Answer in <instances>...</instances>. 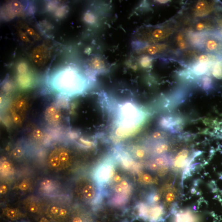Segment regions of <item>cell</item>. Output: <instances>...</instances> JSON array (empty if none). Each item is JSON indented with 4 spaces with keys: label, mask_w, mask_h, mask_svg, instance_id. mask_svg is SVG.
I'll return each mask as SVG.
<instances>
[{
    "label": "cell",
    "mask_w": 222,
    "mask_h": 222,
    "mask_svg": "<svg viewBox=\"0 0 222 222\" xmlns=\"http://www.w3.org/2000/svg\"><path fill=\"white\" fill-rule=\"evenodd\" d=\"M176 118L170 116L161 117L159 122V126L164 130L174 131V127L177 125L178 121Z\"/></svg>",
    "instance_id": "17"
},
{
    "label": "cell",
    "mask_w": 222,
    "mask_h": 222,
    "mask_svg": "<svg viewBox=\"0 0 222 222\" xmlns=\"http://www.w3.org/2000/svg\"><path fill=\"white\" fill-rule=\"evenodd\" d=\"M83 193L84 197L87 199H92L95 195L94 188L91 185H85L83 188Z\"/></svg>",
    "instance_id": "24"
},
{
    "label": "cell",
    "mask_w": 222,
    "mask_h": 222,
    "mask_svg": "<svg viewBox=\"0 0 222 222\" xmlns=\"http://www.w3.org/2000/svg\"><path fill=\"white\" fill-rule=\"evenodd\" d=\"M14 154L15 156H16V157L20 156L21 154V150H20V149H17L15 150Z\"/></svg>",
    "instance_id": "51"
},
{
    "label": "cell",
    "mask_w": 222,
    "mask_h": 222,
    "mask_svg": "<svg viewBox=\"0 0 222 222\" xmlns=\"http://www.w3.org/2000/svg\"><path fill=\"white\" fill-rule=\"evenodd\" d=\"M67 209H65V208L61 207L60 208V211H59V215L58 217L61 218V219H64L68 215Z\"/></svg>",
    "instance_id": "39"
},
{
    "label": "cell",
    "mask_w": 222,
    "mask_h": 222,
    "mask_svg": "<svg viewBox=\"0 0 222 222\" xmlns=\"http://www.w3.org/2000/svg\"><path fill=\"white\" fill-rule=\"evenodd\" d=\"M208 66L207 64L197 63L193 66L192 71L193 73L197 76L203 75L206 73L208 70Z\"/></svg>",
    "instance_id": "20"
},
{
    "label": "cell",
    "mask_w": 222,
    "mask_h": 222,
    "mask_svg": "<svg viewBox=\"0 0 222 222\" xmlns=\"http://www.w3.org/2000/svg\"><path fill=\"white\" fill-rule=\"evenodd\" d=\"M175 222H198L197 217L189 210L181 211L176 214Z\"/></svg>",
    "instance_id": "15"
},
{
    "label": "cell",
    "mask_w": 222,
    "mask_h": 222,
    "mask_svg": "<svg viewBox=\"0 0 222 222\" xmlns=\"http://www.w3.org/2000/svg\"><path fill=\"white\" fill-rule=\"evenodd\" d=\"M189 152L187 149L181 150L176 156L174 161V166L175 169L180 170L186 166L189 163Z\"/></svg>",
    "instance_id": "13"
},
{
    "label": "cell",
    "mask_w": 222,
    "mask_h": 222,
    "mask_svg": "<svg viewBox=\"0 0 222 222\" xmlns=\"http://www.w3.org/2000/svg\"><path fill=\"white\" fill-rule=\"evenodd\" d=\"M113 180L116 182H118L121 181V178L119 175H117L114 176L113 178Z\"/></svg>",
    "instance_id": "52"
},
{
    "label": "cell",
    "mask_w": 222,
    "mask_h": 222,
    "mask_svg": "<svg viewBox=\"0 0 222 222\" xmlns=\"http://www.w3.org/2000/svg\"><path fill=\"white\" fill-rule=\"evenodd\" d=\"M30 184L27 180H24L21 182V183L19 185L18 188L22 191H26L28 190Z\"/></svg>",
    "instance_id": "37"
},
{
    "label": "cell",
    "mask_w": 222,
    "mask_h": 222,
    "mask_svg": "<svg viewBox=\"0 0 222 222\" xmlns=\"http://www.w3.org/2000/svg\"><path fill=\"white\" fill-rule=\"evenodd\" d=\"M213 76L218 79L222 78V63L219 61L214 64L212 71Z\"/></svg>",
    "instance_id": "22"
},
{
    "label": "cell",
    "mask_w": 222,
    "mask_h": 222,
    "mask_svg": "<svg viewBox=\"0 0 222 222\" xmlns=\"http://www.w3.org/2000/svg\"><path fill=\"white\" fill-rule=\"evenodd\" d=\"M201 86L204 91L210 90L212 86V81L211 78L207 76L203 77L201 81Z\"/></svg>",
    "instance_id": "23"
},
{
    "label": "cell",
    "mask_w": 222,
    "mask_h": 222,
    "mask_svg": "<svg viewBox=\"0 0 222 222\" xmlns=\"http://www.w3.org/2000/svg\"><path fill=\"white\" fill-rule=\"evenodd\" d=\"M28 11L29 14H32L35 12V7L33 6H31L29 7V8L28 9Z\"/></svg>",
    "instance_id": "48"
},
{
    "label": "cell",
    "mask_w": 222,
    "mask_h": 222,
    "mask_svg": "<svg viewBox=\"0 0 222 222\" xmlns=\"http://www.w3.org/2000/svg\"><path fill=\"white\" fill-rule=\"evenodd\" d=\"M122 185V187H123V189H127L128 187V184L127 181H122L121 182V184Z\"/></svg>",
    "instance_id": "50"
},
{
    "label": "cell",
    "mask_w": 222,
    "mask_h": 222,
    "mask_svg": "<svg viewBox=\"0 0 222 222\" xmlns=\"http://www.w3.org/2000/svg\"><path fill=\"white\" fill-rule=\"evenodd\" d=\"M17 70L19 73L21 74H24L28 70V65L27 64L24 62H22L18 64Z\"/></svg>",
    "instance_id": "35"
},
{
    "label": "cell",
    "mask_w": 222,
    "mask_h": 222,
    "mask_svg": "<svg viewBox=\"0 0 222 222\" xmlns=\"http://www.w3.org/2000/svg\"><path fill=\"white\" fill-rule=\"evenodd\" d=\"M168 171V166H161L158 170V174L160 176H164L166 175Z\"/></svg>",
    "instance_id": "40"
},
{
    "label": "cell",
    "mask_w": 222,
    "mask_h": 222,
    "mask_svg": "<svg viewBox=\"0 0 222 222\" xmlns=\"http://www.w3.org/2000/svg\"><path fill=\"white\" fill-rule=\"evenodd\" d=\"M211 28L212 30V26L211 25H207L205 22H199L195 25V29L198 32H206L207 29H210ZM211 30V31H212Z\"/></svg>",
    "instance_id": "28"
},
{
    "label": "cell",
    "mask_w": 222,
    "mask_h": 222,
    "mask_svg": "<svg viewBox=\"0 0 222 222\" xmlns=\"http://www.w3.org/2000/svg\"><path fill=\"white\" fill-rule=\"evenodd\" d=\"M69 7L67 6H63L59 7L55 12V16L56 18H63L68 13Z\"/></svg>",
    "instance_id": "25"
},
{
    "label": "cell",
    "mask_w": 222,
    "mask_h": 222,
    "mask_svg": "<svg viewBox=\"0 0 222 222\" xmlns=\"http://www.w3.org/2000/svg\"><path fill=\"white\" fill-rule=\"evenodd\" d=\"M19 82L21 85L27 86L30 82L29 77L26 75H21L19 78Z\"/></svg>",
    "instance_id": "36"
},
{
    "label": "cell",
    "mask_w": 222,
    "mask_h": 222,
    "mask_svg": "<svg viewBox=\"0 0 222 222\" xmlns=\"http://www.w3.org/2000/svg\"><path fill=\"white\" fill-rule=\"evenodd\" d=\"M58 7V2L55 1L48 2L46 6V9L48 12H52L56 10Z\"/></svg>",
    "instance_id": "34"
},
{
    "label": "cell",
    "mask_w": 222,
    "mask_h": 222,
    "mask_svg": "<svg viewBox=\"0 0 222 222\" xmlns=\"http://www.w3.org/2000/svg\"><path fill=\"white\" fill-rule=\"evenodd\" d=\"M8 164H9L7 163V162H5V163L3 164L2 166V171H7L8 170L9 171L10 170L11 168H10L9 165Z\"/></svg>",
    "instance_id": "44"
},
{
    "label": "cell",
    "mask_w": 222,
    "mask_h": 222,
    "mask_svg": "<svg viewBox=\"0 0 222 222\" xmlns=\"http://www.w3.org/2000/svg\"><path fill=\"white\" fill-rule=\"evenodd\" d=\"M167 47V45L165 44L148 45L137 47L136 49V52L139 55H154L163 52Z\"/></svg>",
    "instance_id": "9"
},
{
    "label": "cell",
    "mask_w": 222,
    "mask_h": 222,
    "mask_svg": "<svg viewBox=\"0 0 222 222\" xmlns=\"http://www.w3.org/2000/svg\"><path fill=\"white\" fill-rule=\"evenodd\" d=\"M71 154L67 149L62 147L54 149L49 155L48 162L51 167L61 169L71 162Z\"/></svg>",
    "instance_id": "5"
},
{
    "label": "cell",
    "mask_w": 222,
    "mask_h": 222,
    "mask_svg": "<svg viewBox=\"0 0 222 222\" xmlns=\"http://www.w3.org/2000/svg\"><path fill=\"white\" fill-rule=\"evenodd\" d=\"M55 106H51L47 109L45 113L47 120L50 124L55 125V124L58 123L61 119V113L55 108Z\"/></svg>",
    "instance_id": "16"
},
{
    "label": "cell",
    "mask_w": 222,
    "mask_h": 222,
    "mask_svg": "<svg viewBox=\"0 0 222 222\" xmlns=\"http://www.w3.org/2000/svg\"><path fill=\"white\" fill-rule=\"evenodd\" d=\"M158 167V165L156 162H152L150 164V168L152 171H155L157 170Z\"/></svg>",
    "instance_id": "45"
},
{
    "label": "cell",
    "mask_w": 222,
    "mask_h": 222,
    "mask_svg": "<svg viewBox=\"0 0 222 222\" xmlns=\"http://www.w3.org/2000/svg\"><path fill=\"white\" fill-rule=\"evenodd\" d=\"M26 31L29 35L31 36L35 40H39L40 39V36L33 29L27 27L26 28Z\"/></svg>",
    "instance_id": "33"
},
{
    "label": "cell",
    "mask_w": 222,
    "mask_h": 222,
    "mask_svg": "<svg viewBox=\"0 0 222 222\" xmlns=\"http://www.w3.org/2000/svg\"><path fill=\"white\" fill-rule=\"evenodd\" d=\"M168 148V145L167 144L161 143L156 146L154 151L157 154H161L167 151Z\"/></svg>",
    "instance_id": "30"
},
{
    "label": "cell",
    "mask_w": 222,
    "mask_h": 222,
    "mask_svg": "<svg viewBox=\"0 0 222 222\" xmlns=\"http://www.w3.org/2000/svg\"><path fill=\"white\" fill-rule=\"evenodd\" d=\"M73 222H83L82 220L79 217L74 218Z\"/></svg>",
    "instance_id": "53"
},
{
    "label": "cell",
    "mask_w": 222,
    "mask_h": 222,
    "mask_svg": "<svg viewBox=\"0 0 222 222\" xmlns=\"http://www.w3.org/2000/svg\"><path fill=\"white\" fill-rule=\"evenodd\" d=\"M91 70L98 74H103L108 70V65L103 58L95 56L91 58L88 62Z\"/></svg>",
    "instance_id": "10"
},
{
    "label": "cell",
    "mask_w": 222,
    "mask_h": 222,
    "mask_svg": "<svg viewBox=\"0 0 222 222\" xmlns=\"http://www.w3.org/2000/svg\"><path fill=\"white\" fill-rule=\"evenodd\" d=\"M50 51L45 45H41L35 48L31 54L32 59L38 66L44 65L50 59Z\"/></svg>",
    "instance_id": "7"
},
{
    "label": "cell",
    "mask_w": 222,
    "mask_h": 222,
    "mask_svg": "<svg viewBox=\"0 0 222 222\" xmlns=\"http://www.w3.org/2000/svg\"><path fill=\"white\" fill-rule=\"evenodd\" d=\"M118 109L114 134L118 137L133 135L144 123L146 115L137 103L118 102Z\"/></svg>",
    "instance_id": "2"
},
{
    "label": "cell",
    "mask_w": 222,
    "mask_h": 222,
    "mask_svg": "<svg viewBox=\"0 0 222 222\" xmlns=\"http://www.w3.org/2000/svg\"><path fill=\"white\" fill-rule=\"evenodd\" d=\"M26 206L31 213H36L39 211V205L35 202L29 201L26 202Z\"/></svg>",
    "instance_id": "31"
},
{
    "label": "cell",
    "mask_w": 222,
    "mask_h": 222,
    "mask_svg": "<svg viewBox=\"0 0 222 222\" xmlns=\"http://www.w3.org/2000/svg\"><path fill=\"white\" fill-rule=\"evenodd\" d=\"M84 20L87 23L93 24L95 22L96 18L92 13L90 12H88L84 15Z\"/></svg>",
    "instance_id": "32"
},
{
    "label": "cell",
    "mask_w": 222,
    "mask_h": 222,
    "mask_svg": "<svg viewBox=\"0 0 222 222\" xmlns=\"http://www.w3.org/2000/svg\"><path fill=\"white\" fill-rule=\"evenodd\" d=\"M205 32H191L188 35V39L190 45L201 50L203 43Z\"/></svg>",
    "instance_id": "14"
},
{
    "label": "cell",
    "mask_w": 222,
    "mask_h": 222,
    "mask_svg": "<svg viewBox=\"0 0 222 222\" xmlns=\"http://www.w3.org/2000/svg\"><path fill=\"white\" fill-rule=\"evenodd\" d=\"M143 180L146 183H150L152 181V177L148 174H144L143 175Z\"/></svg>",
    "instance_id": "42"
},
{
    "label": "cell",
    "mask_w": 222,
    "mask_h": 222,
    "mask_svg": "<svg viewBox=\"0 0 222 222\" xmlns=\"http://www.w3.org/2000/svg\"><path fill=\"white\" fill-rule=\"evenodd\" d=\"M3 213L5 216L12 220H18L25 215L17 209L6 208L3 209Z\"/></svg>",
    "instance_id": "18"
},
{
    "label": "cell",
    "mask_w": 222,
    "mask_h": 222,
    "mask_svg": "<svg viewBox=\"0 0 222 222\" xmlns=\"http://www.w3.org/2000/svg\"><path fill=\"white\" fill-rule=\"evenodd\" d=\"M118 103L103 93L81 96L70 101L69 122L75 134L92 138L114 135Z\"/></svg>",
    "instance_id": "1"
},
{
    "label": "cell",
    "mask_w": 222,
    "mask_h": 222,
    "mask_svg": "<svg viewBox=\"0 0 222 222\" xmlns=\"http://www.w3.org/2000/svg\"><path fill=\"white\" fill-rule=\"evenodd\" d=\"M216 5L215 2L201 1L195 5L193 10L194 15L195 17H206L212 13L216 9Z\"/></svg>",
    "instance_id": "8"
},
{
    "label": "cell",
    "mask_w": 222,
    "mask_h": 222,
    "mask_svg": "<svg viewBox=\"0 0 222 222\" xmlns=\"http://www.w3.org/2000/svg\"><path fill=\"white\" fill-rule=\"evenodd\" d=\"M156 1L158 3L163 4L167 3L168 2H169V1H168V0H161V1Z\"/></svg>",
    "instance_id": "54"
},
{
    "label": "cell",
    "mask_w": 222,
    "mask_h": 222,
    "mask_svg": "<svg viewBox=\"0 0 222 222\" xmlns=\"http://www.w3.org/2000/svg\"><path fill=\"white\" fill-rule=\"evenodd\" d=\"M140 64L142 68L144 69L150 68L152 64V59L149 55H144L140 59Z\"/></svg>",
    "instance_id": "27"
},
{
    "label": "cell",
    "mask_w": 222,
    "mask_h": 222,
    "mask_svg": "<svg viewBox=\"0 0 222 222\" xmlns=\"http://www.w3.org/2000/svg\"><path fill=\"white\" fill-rule=\"evenodd\" d=\"M201 50L222 60V37L214 31L205 32Z\"/></svg>",
    "instance_id": "4"
},
{
    "label": "cell",
    "mask_w": 222,
    "mask_h": 222,
    "mask_svg": "<svg viewBox=\"0 0 222 222\" xmlns=\"http://www.w3.org/2000/svg\"><path fill=\"white\" fill-rule=\"evenodd\" d=\"M52 85L54 89L65 96L80 95L87 87L86 79L78 72L67 70L55 77Z\"/></svg>",
    "instance_id": "3"
},
{
    "label": "cell",
    "mask_w": 222,
    "mask_h": 222,
    "mask_svg": "<svg viewBox=\"0 0 222 222\" xmlns=\"http://www.w3.org/2000/svg\"><path fill=\"white\" fill-rule=\"evenodd\" d=\"M174 29L169 27L156 28L149 31L150 32L142 36L141 40H147L150 42H156L161 41L168 37L174 32Z\"/></svg>",
    "instance_id": "6"
},
{
    "label": "cell",
    "mask_w": 222,
    "mask_h": 222,
    "mask_svg": "<svg viewBox=\"0 0 222 222\" xmlns=\"http://www.w3.org/2000/svg\"><path fill=\"white\" fill-rule=\"evenodd\" d=\"M18 35L19 37L22 41L25 42H31L30 39L26 35V33H25L22 30H19L18 31Z\"/></svg>",
    "instance_id": "38"
},
{
    "label": "cell",
    "mask_w": 222,
    "mask_h": 222,
    "mask_svg": "<svg viewBox=\"0 0 222 222\" xmlns=\"http://www.w3.org/2000/svg\"><path fill=\"white\" fill-rule=\"evenodd\" d=\"M145 152L144 150L142 149H139L136 152V156L139 158H142L144 157Z\"/></svg>",
    "instance_id": "43"
},
{
    "label": "cell",
    "mask_w": 222,
    "mask_h": 222,
    "mask_svg": "<svg viewBox=\"0 0 222 222\" xmlns=\"http://www.w3.org/2000/svg\"><path fill=\"white\" fill-rule=\"evenodd\" d=\"M114 172L110 166L103 165L97 170L96 177L100 182H104L113 177Z\"/></svg>",
    "instance_id": "11"
},
{
    "label": "cell",
    "mask_w": 222,
    "mask_h": 222,
    "mask_svg": "<svg viewBox=\"0 0 222 222\" xmlns=\"http://www.w3.org/2000/svg\"><path fill=\"white\" fill-rule=\"evenodd\" d=\"M170 161L166 156H160L155 160V162L158 166H168Z\"/></svg>",
    "instance_id": "29"
},
{
    "label": "cell",
    "mask_w": 222,
    "mask_h": 222,
    "mask_svg": "<svg viewBox=\"0 0 222 222\" xmlns=\"http://www.w3.org/2000/svg\"><path fill=\"white\" fill-rule=\"evenodd\" d=\"M1 13L2 18L7 21L12 20L16 16L10 2L2 7Z\"/></svg>",
    "instance_id": "19"
},
{
    "label": "cell",
    "mask_w": 222,
    "mask_h": 222,
    "mask_svg": "<svg viewBox=\"0 0 222 222\" xmlns=\"http://www.w3.org/2000/svg\"><path fill=\"white\" fill-rule=\"evenodd\" d=\"M0 192L1 194H4L6 193L7 191V188L6 185H2L1 186V189H0Z\"/></svg>",
    "instance_id": "46"
},
{
    "label": "cell",
    "mask_w": 222,
    "mask_h": 222,
    "mask_svg": "<svg viewBox=\"0 0 222 222\" xmlns=\"http://www.w3.org/2000/svg\"><path fill=\"white\" fill-rule=\"evenodd\" d=\"M164 214L163 208L160 206H156L149 209L146 219L150 222H158L162 220Z\"/></svg>",
    "instance_id": "12"
},
{
    "label": "cell",
    "mask_w": 222,
    "mask_h": 222,
    "mask_svg": "<svg viewBox=\"0 0 222 222\" xmlns=\"http://www.w3.org/2000/svg\"><path fill=\"white\" fill-rule=\"evenodd\" d=\"M176 41H177L178 46L181 50H184L187 48V43L184 35L182 33H180L177 35L176 37Z\"/></svg>",
    "instance_id": "26"
},
{
    "label": "cell",
    "mask_w": 222,
    "mask_h": 222,
    "mask_svg": "<svg viewBox=\"0 0 222 222\" xmlns=\"http://www.w3.org/2000/svg\"><path fill=\"white\" fill-rule=\"evenodd\" d=\"M115 189V191L118 193H122L123 190V187L120 184L117 185Z\"/></svg>",
    "instance_id": "47"
},
{
    "label": "cell",
    "mask_w": 222,
    "mask_h": 222,
    "mask_svg": "<svg viewBox=\"0 0 222 222\" xmlns=\"http://www.w3.org/2000/svg\"><path fill=\"white\" fill-rule=\"evenodd\" d=\"M175 194L172 192H169L166 194V200L168 202H171L175 200Z\"/></svg>",
    "instance_id": "41"
},
{
    "label": "cell",
    "mask_w": 222,
    "mask_h": 222,
    "mask_svg": "<svg viewBox=\"0 0 222 222\" xmlns=\"http://www.w3.org/2000/svg\"><path fill=\"white\" fill-rule=\"evenodd\" d=\"M160 199V197L158 195H153L152 198V201L153 202H156L159 201Z\"/></svg>",
    "instance_id": "49"
},
{
    "label": "cell",
    "mask_w": 222,
    "mask_h": 222,
    "mask_svg": "<svg viewBox=\"0 0 222 222\" xmlns=\"http://www.w3.org/2000/svg\"><path fill=\"white\" fill-rule=\"evenodd\" d=\"M10 3L16 16L20 17L23 15L24 8L21 2L17 1H12Z\"/></svg>",
    "instance_id": "21"
}]
</instances>
